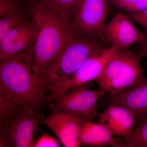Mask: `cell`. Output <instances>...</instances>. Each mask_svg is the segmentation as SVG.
Listing matches in <instances>:
<instances>
[{
  "label": "cell",
  "mask_w": 147,
  "mask_h": 147,
  "mask_svg": "<svg viewBox=\"0 0 147 147\" xmlns=\"http://www.w3.org/2000/svg\"><path fill=\"white\" fill-rule=\"evenodd\" d=\"M117 52L115 47L109 46L88 59L70 78L50 92L48 101L55 100L74 88L95 81Z\"/></svg>",
  "instance_id": "8"
},
{
  "label": "cell",
  "mask_w": 147,
  "mask_h": 147,
  "mask_svg": "<svg viewBox=\"0 0 147 147\" xmlns=\"http://www.w3.org/2000/svg\"><path fill=\"white\" fill-rule=\"evenodd\" d=\"M108 0H81L71 21L74 32L101 38L110 12Z\"/></svg>",
  "instance_id": "6"
},
{
  "label": "cell",
  "mask_w": 147,
  "mask_h": 147,
  "mask_svg": "<svg viewBox=\"0 0 147 147\" xmlns=\"http://www.w3.org/2000/svg\"><path fill=\"white\" fill-rule=\"evenodd\" d=\"M144 38V34L136 28L127 15L119 11L106 24L101 38L109 46L122 51Z\"/></svg>",
  "instance_id": "9"
},
{
  "label": "cell",
  "mask_w": 147,
  "mask_h": 147,
  "mask_svg": "<svg viewBox=\"0 0 147 147\" xmlns=\"http://www.w3.org/2000/svg\"><path fill=\"white\" fill-rule=\"evenodd\" d=\"M59 144L55 138L47 132L43 134L35 143L34 147H58Z\"/></svg>",
  "instance_id": "21"
},
{
  "label": "cell",
  "mask_w": 147,
  "mask_h": 147,
  "mask_svg": "<svg viewBox=\"0 0 147 147\" xmlns=\"http://www.w3.org/2000/svg\"><path fill=\"white\" fill-rule=\"evenodd\" d=\"M79 141L80 145L93 147H121L122 143H119L113 138V135L101 124L88 120L82 125Z\"/></svg>",
  "instance_id": "14"
},
{
  "label": "cell",
  "mask_w": 147,
  "mask_h": 147,
  "mask_svg": "<svg viewBox=\"0 0 147 147\" xmlns=\"http://www.w3.org/2000/svg\"><path fill=\"white\" fill-rule=\"evenodd\" d=\"M122 147H147V119L134 127L131 137Z\"/></svg>",
  "instance_id": "17"
},
{
  "label": "cell",
  "mask_w": 147,
  "mask_h": 147,
  "mask_svg": "<svg viewBox=\"0 0 147 147\" xmlns=\"http://www.w3.org/2000/svg\"><path fill=\"white\" fill-rule=\"evenodd\" d=\"M107 106L125 107L134 114L137 125L147 119V75L136 86L117 93L108 95L105 99Z\"/></svg>",
  "instance_id": "11"
},
{
  "label": "cell",
  "mask_w": 147,
  "mask_h": 147,
  "mask_svg": "<svg viewBox=\"0 0 147 147\" xmlns=\"http://www.w3.org/2000/svg\"><path fill=\"white\" fill-rule=\"evenodd\" d=\"M42 119L19 106L0 122V147H34V132Z\"/></svg>",
  "instance_id": "5"
},
{
  "label": "cell",
  "mask_w": 147,
  "mask_h": 147,
  "mask_svg": "<svg viewBox=\"0 0 147 147\" xmlns=\"http://www.w3.org/2000/svg\"><path fill=\"white\" fill-rule=\"evenodd\" d=\"M20 106L10 96L0 90V122L9 117Z\"/></svg>",
  "instance_id": "19"
},
{
  "label": "cell",
  "mask_w": 147,
  "mask_h": 147,
  "mask_svg": "<svg viewBox=\"0 0 147 147\" xmlns=\"http://www.w3.org/2000/svg\"><path fill=\"white\" fill-rule=\"evenodd\" d=\"M19 5L14 0H0V16L19 9Z\"/></svg>",
  "instance_id": "22"
},
{
  "label": "cell",
  "mask_w": 147,
  "mask_h": 147,
  "mask_svg": "<svg viewBox=\"0 0 147 147\" xmlns=\"http://www.w3.org/2000/svg\"><path fill=\"white\" fill-rule=\"evenodd\" d=\"M28 11L21 9L5 14L0 18V38L6 33L28 18Z\"/></svg>",
  "instance_id": "16"
},
{
  "label": "cell",
  "mask_w": 147,
  "mask_h": 147,
  "mask_svg": "<svg viewBox=\"0 0 147 147\" xmlns=\"http://www.w3.org/2000/svg\"><path fill=\"white\" fill-rule=\"evenodd\" d=\"M89 120L86 117L61 111H52L40 123L45 125L57 137L64 146H81L79 133L83 124Z\"/></svg>",
  "instance_id": "10"
},
{
  "label": "cell",
  "mask_w": 147,
  "mask_h": 147,
  "mask_svg": "<svg viewBox=\"0 0 147 147\" xmlns=\"http://www.w3.org/2000/svg\"><path fill=\"white\" fill-rule=\"evenodd\" d=\"M28 11L35 30L34 72L41 83L48 67L75 33L71 21L40 2L32 3Z\"/></svg>",
  "instance_id": "1"
},
{
  "label": "cell",
  "mask_w": 147,
  "mask_h": 147,
  "mask_svg": "<svg viewBox=\"0 0 147 147\" xmlns=\"http://www.w3.org/2000/svg\"><path fill=\"white\" fill-rule=\"evenodd\" d=\"M0 90L35 114L48 101L47 90L34 72L33 47L1 59Z\"/></svg>",
  "instance_id": "2"
},
{
  "label": "cell",
  "mask_w": 147,
  "mask_h": 147,
  "mask_svg": "<svg viewBox=\"0 0 147 147\" xmlns=\"http://www.w3.org/2000/svg\"><path fill=\"white\" fill-rule=\"evenodd\" d=\"M28 1L32 3L36 2L38 1L39 0H27Z\"/></svg>",
  "instance_id": "24"
},
{
  "label": "cell",
  "mask_w": 147,
  "mask_h": 147,
  "mask_svg": "<svg viewBox=\"0 0 147 147\" xmlns=\"http://www.w3.org/2000/svg\"><path fill=\"white\" fill-rule=\"evenodd\" d=\"M104 96L98 90H91L84 85L66 92L52 100L49 107L51 111L83 115L92 121L98 115V101Z\"/></svg>",
  "instance_id": "7"
},
{
  "label": "cell",
  "mask_w": 147,
  "mask_h": 147,
  "mask_svg": "<svg viewBox=\"0 0 147 147\" xmlns=\"http://www.w3.org/2000/svg\"><path fill=\"white\" fill-rule=\"evenodd\" d=\"M109 46L101 38L74 34L48 67L41 84L50 93L70 78L88 59Z\"/></svg>",
  "instance_id": "3"
},
{
  "label": "cell",
  "mask_w": 147,
  "mask_h": 147,
  "mask_svg": "<svg viewBox=\"0 0 147 147\" xmlns=\"http://www.w3.org/2000/svg\"><path fill=\"white\" fill-rule=\"evenodd\" d=\"M142 59L131 50L117 52L95 81L98 90L111 95L139 84L144 77Z\"/></svg>",
  "instance_id": "4"
},
{
  "label": "cell",
  "mask_w": 147,
  "mask_h": 147,
  "mask_svg": "<svg viewBox=\"0 0 147 147\" xmlns=\"http://www.w3.org/2000/svg\"><path fill=\"white\" fill-rule=\"evenodd\" d=\"M137 54L142 59L147 57V36H145L144 40L138 43Z\"/></svg>",
  "instance_id": "23"
},
{
  "label": "cell",
  "mask_w": 147,
  "mask_h": 147,
  "mask_svg": "<svg viewBox=\"0 0 147 147\" xmlns=\"http://www.w3.org/2000/svg\"><path fill=\"white\" fill-rule=\"evenodd\" d=\"M81 0H39L42 4L64 18L72 21Z\"/></svg>",
  "instance_id": "15"
},
{
  "label": "cell",
  "mask_w": 147,
  "mask_h": 147,
  "mask_svg": "<svg viewBox=\"0 0 147 147\" xmlns=\"http://www.w3.org/2000/svg\"><path fill=\"white\" fill-rule=\"evenodd\" d=\"M98 117V123L104 125L113 135L127 141L131 137L136 119L127 108L119 105H110Z\"/></svg>",
  "instance_id": "13"
},
{
  "label": "cell",
  "mask_w": 147,
  "mask_h": 147,
  "mask_svg": "<svg viewBox=\"0 0 147 147\" xmlns=\"http://www.w3.org/2000/svg\"><path fill=\"white\" fill-rule=\"evenodd\" d=\"M131 21L141 26L145 31V36H147V8L141 12L137 13H127Z\"/></svg>",
  "instance_id": "20"
},
{
  "label": "cell",
  "mask_w": 147,
  "mask_h": 147,
  "mask_svg": "<svg viewBox=\"0 0 147 147\" xmlns=\"http://www.w3.org/2000/svg\"><path fill=\"white\" fill-rule=\"evenodd\" d=\"M35 39L34 25L31 19L28 18L0 38V59L32 49Z\"/></svg>",
  "instance_id": "12"
},
{
  "label": "cell",
  "mask_w": 147,
  "mask_h": 147,
  "mask_svg": "<svg viewBox=\"0 0 147 147\" xmlns=\"http://www.w3.org/2000/svg\"><path fill=\"white\" fill-rule=\"evenodd\" d=\"M110 5L127 13H137L147 8V0H108Z\"/></svg>",
  "instance_id": "18"
}]
</instances>
